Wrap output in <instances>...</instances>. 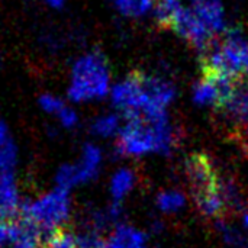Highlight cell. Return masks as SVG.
Returning a JSON list of instances; mask_svg holds the SVG:
<instances>
[{"instance_id": "cell-1", "label": "cell", "mask_w": 248, "mask_h": 248, "mask_svg": "<svg viewBox=\"0 0 248 248\" xmlns=\"http://www.w3.org/2000/svg\"><path fill=\"white\" fill-rule=\"evenodd\" d=\"M109 97L125 118H157L167 115L166 109L176 97V89L160 76L129 74L113 83Z\"/></svg>"}, {"instance_id": "cell-2", "label": "cell", "mask_w": 248, "mask_h": 248, "mask_svg": "<svg viewBox=\"0 0 248 248\" xmlns=\"http://www.w3.org/2000/svg\"><path fill=\"white\" fill-rule=\"evenodd\" d=\"M177 144V134L169 116L126 118L119 132V151L140 157L150 153L169 154Z\"/></svg>"}, {"instance_id": "cell-3", "label": "cell", "mask_w": 248, "mask_h": 248, "mask_svg": "<svg viewBox=\"0 0 248 248\" xmlns=\"http://www.w3.org/2000/svg\"><path fill=\"white\" fill-rule=\"evenodd\" d=\"M113 83L105 55L99 51H87L78 55L71 64L67 96L74 103L97 102L110 96Z\"/></svg>"}, {"instance_id": "cell-4", "label": "cell", "mask_w": 248, "mask_h": 248, "mask_svg": "<svg viewBox=\"0 0 248 248\" xmlns=\"http://www.w3.org/2000/svg\"><path fill=\"white\" fill-rule=\"evenodd\" d=\"M70 215V198L67 190L58 189L36 199L26 208L25 219L32 224L39 232L46 234V238L60 231Z\"/></svg>"}, {"instance_id": "cell-5", "label": "cell", "mask_w": 248, "mask_h": 248, "mask_svg": "<svg viewBox=\"0 0 248 248\" xmlns=\"http://www.w3.org/2000/svg\"><path fill=\"white\" fill-rule=\"evenodd\" d=\"M170 28L174 29L182 38H185L192 46L199 51L208 52L214 45L215 35L201 20L195 9L183 7L173 19Z\"/></svg>"}, {"instance_id": "cell-6", "label": "cell", "mask_w": 248, "mask_h": 248, "mask_svg": "<svg viewBox=\"0 0 248 248\" xmlns=\"http://www.w3.org/2000/svg\"><path fill=\"white\" fill-rule=\"evenodd\" d=\"M186 170L192 185L195 202L221 192V179L217 176L212 161L206 155H192L186 163Z\"/></svg>"}, {"instance_id": "cell-7", "label": "cell", "mask_w": 248, "mask_h": 248, "mask_svg": "<svg viewBox=\"0 0 248 248\" xmlns=\"http://www.w3.org/2000/svg\"><path fill=\"white\" fill-rule=\"evenodd\" d=\"M83 158L80 160L78 164L76 166H67L62 167L58 173V185L60 189L67 190L68 187L80 183V182H86L90 180L92 177H94L100 160H102V154L99 151V148H96L94 145H86L83 150Z\"/></svg>"}, {"instance_id": "cell-8", "label": "cell", "mask_w": 248, "mask_h": 248, "mask_svg": "<svg viewBox=\"0 0 248 248\" xmlns=\"http://www.w3.org/2000/svg\"><path fill=\"white\" fill-rule=\"evenodd\" d=\"M221 110L238 129L248 131V81L246 78L240 81L235 92Z\"/></svg>"}, {"instance_id": "cell-9", "label": "cell", "mask_w": 248, "mask_h": 248, "mask_svg": "<svg viewBox=\"0 0 248 248\" xmlns=\"http://www.w3.org/2000/svg\"><path fill=\"white\" fill-rule=\"evenodd\" d=\"M195 12L215 36L224 32V7L219 0H203L201 4L195 6Z\"/></svg>"}, {"instance_id": "cell-10", "label": "cell", "mask_w": 248, "mask_h": 248, "mask_svg": "<svg viewBox=\"0 0 248 248\" xmlns=\"http://www.w3.org/2000/svg\"><path fill=\"white\" fill-rule=\"evenodd\" d=\"M17 209V192L9 173H0V219L12 217Z\"/></svg>"}, {"instance_id": "cell-11", "label": "cell", "mask_w": 248, "mask_h": 248, "mask_svg": "<svg viewBox=\"0 0 248 248\" xmlns=\"http://www.w3.org/2000/svg\"><path fill=\"white\" fill-rule=\"evenodd\" d=\"M102 248H145V238L132 227H118Z\"/></svg>"}, {"instance_id": "cell-12", "label": "cell", "mask_w": 248, "mask_h": 248, "mask_svg": "<svg viewBox=\"0 0 248 248\" xmlns=\"http://www.w3.org/2000/svg\"><path fill=\"white\" fill-rule=\"evenodd\" d=\"M119 15L131 19H141L154 12L155 0H113Z\"/></svg>"}, {"instance_id": "cell-13", "label": "cell", "mask_w": 248, "mask_h": 248, "mask_svg": "<svg viewBox=\"0 0 248 248\" xmlns=\"http://www.w3.org/2000/svg\"><path fill=\"white\" fill-rule=\"evenodd\" d=\"M122 124L121 118L116 113H105L97 116L92 124V131L97 137H112L121 132Z\"/></svg>"}, {"instance_id": "cell-14", "label": "cell", "mask_w": 248, "mask_h": 248, "mask_svg": "<svg viewBox=\"0 0 248 248\" xmlns=\"http://www.w3.org/2000/svg\"><path fill=\"white\" fill-rule=\"evenodd\" d=\"M180 0H155L154 15L160 25L170 28L173 19L177 16V13L183 9Z\"/></svg>"}, {"instance_id": "cell-15", "label": "cell", "mask_w": 248, "mask_h": 248, "mask_svg": "<svg viewBox=\"0 0 248 248\" xmlns=\"http://www.w3.org/2000/svg\"><path fill=\"white\" fill-rule=\"evenodd\" d=\"M134 185H135V174L131 170L124 169L115 173V176L112 177L110 192L115 199H122L132 190Z\"/></svg>"}, {"instance_id": "cell-16", "label": "cell", "mask_w": 248, "mask_h": 248, "mask_svg": "<svg viewBox=\"0 0 248 248\" xmlns=\"http://www.w3.org/2000/svg\"><path fill=\"white\" fill-rule=\"evenodd\" d=\"M186 205V198L183 193L176 190L163 192L157 198V206L163 212H177Z\"/></svg>"}, {"instance_id": "cell-17", "label": "cell", "mask_w": 248, "mask_h": 248, "mask_svg": "<svg viewBox=\"0 0 248 248\" xmlns=\"http://www.w3.org/2000/svg\"><path fill=\"white\" fill-rule=\"evenodd\" d=\"M67 102L64 99H61L60 96L57 94H52V93H44L39 96V106L41 109L48 113V115H52L54 118H57L65 108H67Z\"/></svg>"}, {"instance_id": "cell-18", "label": "cell", "mask_w": 248, "mask_h": 248, "mask_svg": "<svg viewBox=\"0 0 248 248\" xmlns=\"http://www.w3.org/2000/svg\"><path fill=\"white\" fill-rule=\"evenodd\" d=\"M45 248H78L77 235H73L68 231L60 230L46 238Z\"/></svg>"}, {"instance_id": "cell-19", "label": "cell", "mask_w": 248, "mask_h": 248, "mask_svg": "<svg viewBox=\"0 0 248 248\" xmlns=\"http://www.w3.org/2000/svg\"><path fill=\"white\" fill-rule=\"evenodd\" d=\"M9 142H12V141H10V137H9L7 126H6V124L0 119V145L9 144Z\"/></svg>"}, {"instance_id": "cell-20", "label": "cell", "mask_w": 248, "mask_h": 248, "mask_svg": "<svg viewBox=\"0 0 248 248\" xmlns=\"http://www.w3.org/2000/svg\"><path fill=\"white\" fill-rule=\"evenodd\" d=\"M44 1L52 10H61L67 3V0H44Z\"/></svg>"}, {"instance_id": "cell-21", "label": "cell", "mask_w": 248, "mask_h": 248, "mask_svg": "<svg viewBox=\"0 0 248 248\" xmlns=\"http://www.w3.org/2000/svg\"><path fill=\"white\" fill-rule=\"evenodd\" d=\"M244 77L248 78V55L247 58H246V62H244Z\"/></svg>"}]
</instances>
